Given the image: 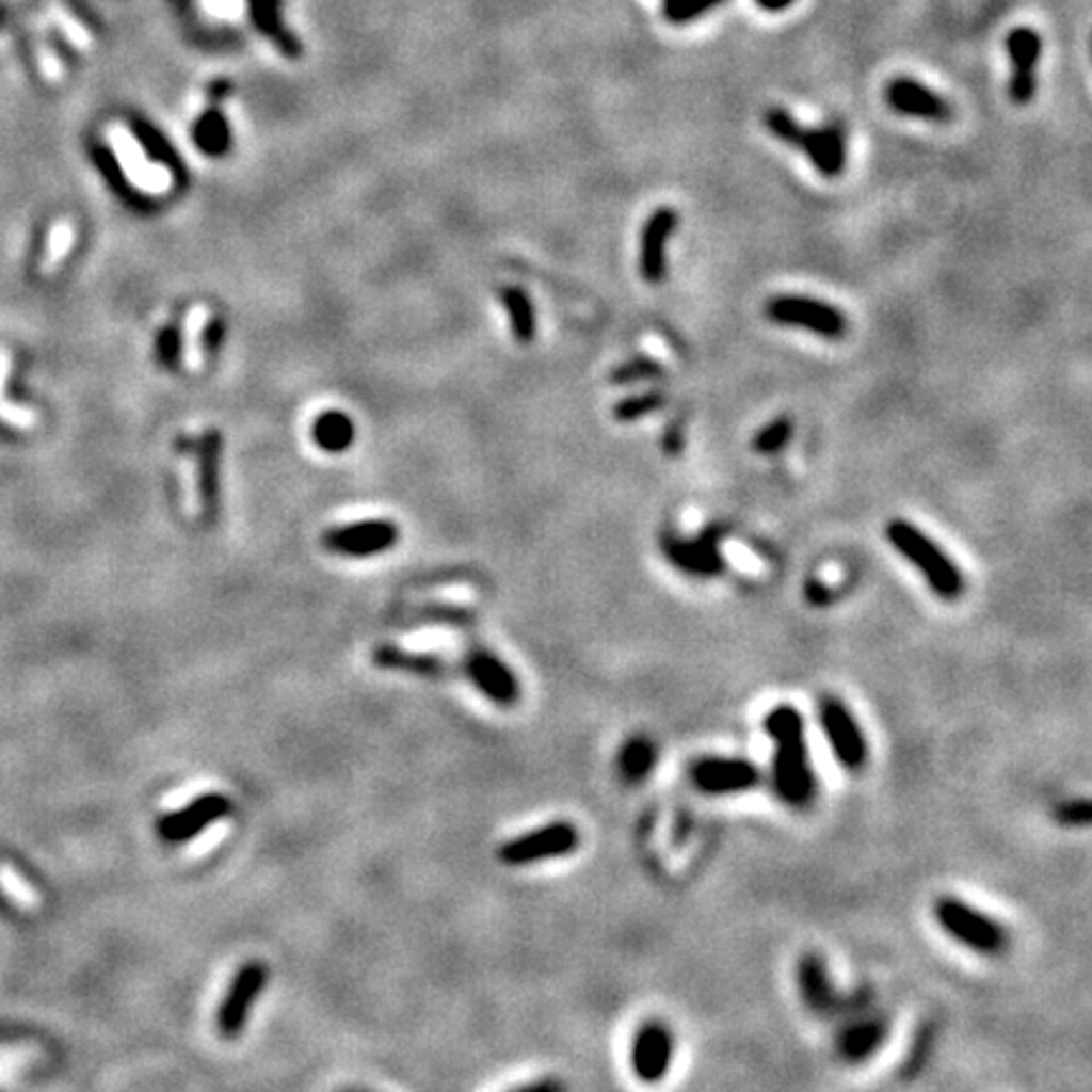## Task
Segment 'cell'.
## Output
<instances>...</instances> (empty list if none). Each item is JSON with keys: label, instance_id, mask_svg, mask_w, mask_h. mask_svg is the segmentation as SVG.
I'll return each mask as SVG.
<instances>
[{"label": "cell", "instance_id": "25", "mask_svg": "<svg viewBox=\"0 0 1092 1092\" xmlns=\"http://www.w3.org/2000/svg\"><path fill=\"white\" fill-rule=\"evenodd\" d=\"M655 759H658L655 743L651 739H645V736H632V739L623 746V754H620V771H623L627 782L638 784L651 776Z\"/></svg>", "mask_w": 1092, "mask_h": 1092}, {"label": "cell", "instance_id": "18", "mask_svg": "<svg viewBox=\"0 0 1092 1092\" xmlns=\"http://www.w3.org/2000/svg\"><path fill=\"white\" fill-rule=\"evenodd\" d=\"M372 663L382 671H398L410 675H422V678H450V675L463 673V665L450 663L433 653H410L398 645H378L372 651Z\"/></svg>", "mask_w": 1092, "mask_h": 1092}, {"label": "cell", "instance_id": "1", "mask_svg": "<svg viewBox=\"0 0 1092 1092\" xmlns=\"http://www.w3.org/2000/svg\"><path fill=\"white\" fill-rule=\"evenodd\" d=\"M764 734L774 741V791L789 807H807L815 800V771L804 736V719L794 706L771 708L764 719Z\"/></svg>", "mask_w": 1092, "mask_h": 1092}, {"label": "cell", "instance_id": "9", "mask_svg": "<svg viewBox=\"0 0 1092 1092\" xmlns=\"http://www.w3.org/2000/svg\"><path fill=\"white\" fill-rule=\"evenodd\" d=\"M230 812H234V802L225 794H203L190 802L188 807L170 812V815L157 819L155 830L165 842L180 845L200 835L210 824L230 817Z\"/></svg>", "mask_w": 1092, "mask_h": 1092}, {"label": "cell", "instance_id": "38", "mask_svg": "<svg viewBox=\"0 0 1092 1092\" xmlns=\"http://www.w3.org/2000/svg\"><path fill=\"white\" fill-rule=\"evenodd\" d=\"M807 599L812 605H828L832 599V592L828 584L817 582V579H809L807 582Z\"/></svg>", "mask_w": 1092, "mask_h": 1092}, {"label": "cell", "instance_id": "6", "mask_svg": "<svg viewBox=\"0 0 1092 1092\" xmlns=\"http://www.w3.org/2000/svg\"><path fill=\"white\" fill-rule=\"evenodd\" d=\"M269 984V966L261 964V961H248L238 968V974L230 981L228 994L218 1007V1034L223 1040H238L243 1034L245 1024H248L251 1009H254L256 999Z\"/></svg>", "mask_w": 1092, "mask_h": 1092}, {"label": "cell", "instance_id": "19", "mask_svg": "<svg viewBox=\"0 0 1092 1092\" xmlns=\"http://www.w3.org/2000/svg\"><path fill=\"white\" fill-rule=\"evenodd\" d=\"M248 3V16L254 29L271 41L284 57L299 59L304 53L302 41H299L293 33L286 29L282 18V3L284 0H245Z\"/></svg>", "mask_w": 1092, "mask_h": 1092}, {"label": "cell", "instance_id": "20", "mask_svg": "<svg viewBox=\"0 0 1092 1092\" xmlns=\"http://www.w3.org/2000/svg\"><path fill=\"white\" fill-rule=\"evenodd\" d=\"M800 992L804 1005L815 1014H837L839 996L830 981L828 966L817 953H807L800 961Z\"/></svg>", "mask_w": 1092, "mask_h": 1092}, {"label": "cell", "instance_id": "35", "mask_svg": "<svg viewBox=\"0 0 1092 1092\" xmlns=\"http://www.w3.org/2000/svg\"><path fill=\"white\" fill-rule=\"evenodd\" d=\"M182 357V334L177 330H165L160 334V359L167 367H175Z\"/></svg>", "mask_w": 1092, "mask_h": 1092}, {"label": "cell", "instance_id": "11", "mask_svg": "<svg viewBox=\"0 0 1092 1092\" xmlns=\"http://www.w3.org/2000/svg\"><path fill=\"white\" fill-rule=\"evenodd\" d=\"M1007 53L1012 61V79H1009V99L1014 105L1027 107L1037 97V66L1042 59V36L1029 26L1009 31Z\"/></svg>", "mask_w": 1092, "mask_h": 1092}, {"label": "cell", "instance_id": "22", "mask_svg": "<svg viewBox=\"0 0 1092 1092\" xmlns=\"http://www.w3.org/2000/svg\"><path fill=\"white\" fill-rule=\"evenodd\" d=\"M887 1034L885 1019H865L839 1037V1053L848 1062H863L876 1053Z\"/></svg>", "mask_w": 1092, "mask_h": 1092}, {"label": "cell", "instance_id": "31", "mask_svg": "<svg viewBox=\"0 0 1092 1092\" xmlns=\"http://www.w3.org/2000/svg\"><path fill=\"white\" fill-rule=\"evenodd\" d=\"M791 435H794V420L787 418V415H782V418L771 420L769 425H764L759 433L754 435V450L759 455H774V453H782L784 448L789 446Z\"/></svg>", "mask_w": 1092, "mask_h": 1092}, {"label": "cell", "instance_id": "29", "mask_svg": "<svg viewBox=\"0 0 1092 1092\" xmlns=\"http://www.w3.org/2000/svg\"><path fill=\"white\" fill-rule=\"evenodd\" d=\"M663 365L653 357H638L625 362V365L614 367L610 372V382L614 387H627L638 385V382H651V380H663Z\"/></svg>", "mask_w": 1092, "mask_h": 1092}, {"label": "cell", "instance_id": "34", "mask_svg": "<svg viewBox=\"0 0 1092 1092\" xmlns=\"http://www.w3.org/2000/svg\"><path fill=\"white\" fill-rule=\"evenodd\" d=\"M1055 822L1062 828H1090L1092 824V800H1067L1055 807Z\"/></svg>", "mask_w": 1092, "mask_h": 1092}, {"label": "cell", "instance_id": "30", "mask_svg": "<svg viewBox=\"0 0 1092 1092\" xmlns=\"http://www.w3.org/2000/svg\"><path fill=\"white\" fill-rule=\"evenodd\" d=\"M665 405V395L660 390H647L640 395H630V398L620 400L617 405L612 407V418L620 422H632L645 418V415L658 413Z\"/></svg>", "mask_w": 1092, "mask_h": 1092}, {"label": "cell", "instance_id": "37", "mask_svg": "<svg viewBox=\"0 0 1092 1092\" xmlns=\"http://www.w3.org/2000/svg\"><path fill=\"white\" fill-rule=\"evenodd\" d=\"M663 448H665V453H671V455H678L680 453V450H682V425H680V422H673V425L665 430Z\"/></svg>", "mask_w": 1092, "mask_h": 1092}, {"label": "cell", "instance_id": "36", "mask_svg": "<svg viewBox=\"0 0 1092 1092\" xmlns=\"http://www.w3.org/2000/svg\"><path fill=\"white\" fill-rule=\"evenodd\" d=\"M223 337H225V324L223 322L205 324L203 332H200V350H203V354H210L213 350H218V347L223 344Z\"/></svg>", "mask_w": 1092, "mask_h": 1092}, {"label": "cell", "instance_id": "2", "mask_svg": "<svg viewBox=\"0 0 1092 1092\" xmlns=\"http://www.w3.org/2000/svg\"><path fill=\"white\" fill-rule=\"evenodd\" d=\"M885 539L908 564H913L931 587V592L946 603H953L964 595V575L931 536L924 534L916 524L905 518H893L885 527Z\"/></svg>", "mask_w": 1092, "mask_h": 1092}, {"label": "cell", "instance_id": "7", "mask_svg": "<svg viewBox=\"0 0 1092 1092\" xmlns=\"http://www.w3.org/2000/svg\"><path fill=\"white\" fill-rule=\"evenodd\" d=\"M819 723H822L837 761L850 771L863 769L868 761V741H865L863 728H860L850 708L835 695H824L819 703Z\"/></svg>", "mask_w": 1092, "mask_h": 1092}, {"label": "cell", "instance_id": "27", "mask_svg": "<svg viewBox=\"0 0 1092 1092\" xmlns=\"http://www.w3.org/2000/svg\"><path fill=\"white\" fill-rule=\"evenodd\" d=\"M11 374V352L5 347H0V420L9 422L11 428L16 430H31L36 425V413L29 407L13 405V402L5 400V382H9Z\"/></svg>", "mask_w": 1092, "mask_h": 1092}, {"label": "cell", "instance_id": "5", "mask_svg": "<svg viewBox=\"0 0 1092 1092\" xmlns=\"http://www.w3.org/2000/svg\"><path fill=\"white\" fill-rule=\"evenodd\" d=\"M579 842H582V837H579L577 824L562 819V822L544 824V828L529 832V835L503 842L501 850H498V860L509 865V868H524V865L542 863V860L572 855L579 848Z\"/></svg>", "mask_w": 1092, "mask_h": 1092}, {"label": "cell", "instance_id": "39", "mask_svg": "<svg viewBox=\"0 0 1092 1092\" xmlns=\"http://www.w3.org/2000/svg\"><path fill=\"white\" fill-rule=\"evenodd\" d=\"M797 0H756V5H759L761 11H769V13H782L787 11L794 5Z\"/></svg>", "mask_w": 1092, "mask_h": 1092}, {"label": "cell", "instance_id": "14", "mask_svg": "<svg viewBox=\"0 0 1092 1092\" xmlns=\"http://www.w3.org/2000/svg\"><path fill=\"white\" fill-rule=\"evenodd\" d=\"M673 1032L663 1022H645L632 1042V1070L638 1080L660 1082L673 1062Z\"/></svg>", "mask_w": 1092, "mask_h": 1092}, {"label": "cell", "instance_id": "4", "mask_svg": "<svg viewBox=\"0 0 1092 1092\" xmlns=\"http://www.w3.org/2000/svg\"><path fill=\"white\" fill-rule=\"evenodd\" d=\"M764 314L776 326H791L817 334L822 339H842L848 334V317L828 302H819L800 293H780L764 304Z\"/></svg>", "mask_w": 1092, "mask_h": 1092}, {"label": "cell", "instance_id": "12", "mask_svg": "<svg viewBox=\"0 0 1092 1092\" xmlns=\"http://www.w3.org/2000/svg\"><path fill=\"white\" fill-rule=\"evenodd\" d=\"M885 105L903 117H916L926 122H948L953 117V107L938 92L920 84L918 79L896 77L885 84Z\"/></svg>", "mask_w": 1092, "mask_h": 1092}, {"label": "cell", "instance_id": "8", "mask_svg": "<svg viewBox=\"0 0 1092 1092\" xmlns=\"http://www.w3.org/2000/svg\"><path fill=\"white\" fill-rule=\"evenodd\" d=\"M398 542V524L387 521V518L357 521L350 524V527H334L322 536V546L326 551L352 559L385 555V551H390Z\"/></svg>", "mask_w": 1092, "mask_h": 1092}, {"label": "cell", "instance_id": "16", "mask_svg": "<svg viewBox=\"0 0 1092 1092\" xmlns=\"http://www.w3.org/2000/svg\"><path fill=\"white\" fill-rule=\"evenodd\" d=\"M678 228L673 208H658L647 218L640 234V273L647 284H663L668 276V241Z\"/></svg>", "mask_w": 1092, "mask_h": 1092}, {"label": "cell", "instance_id": "24", "mask_svg": "<svg viewBox=\"0 0 1092 1092\" xmlns=\"http://www.w3.org/2000/svg\"><path fill=\"white\" fill-rule=\"evenodd\" d=\"M501 302L507 306L511 319V332L521 344H529L536 337V311L531 296L521 286H507L501 291Z\"/></svg>", "mask_w": 1092, "mask_h": 1092}, {"label": "cell", "instance_id": "3", "mask_svg": "<svg viewBox=\"0 0 1092 1092\" xmlns=\"http://www.w3.org/2000/svg\"><path fill=\"white\" fill-rule=\"evenodd\" d=\"M933 911H936V920L948 936L976 953L999 956L1009 944L1005 926L999 920L984 916V913L976 911L964 900L946 896L938 900Z\"/></svg>", "mask_w": 1092, "mask_h": 1092}, {"label": "cell", "instance_id": "26", "mask_svg": "<svg viewBox=\"0 0 1092 1092\" xmlns=\"http://www.w3.org/2000/svg\"><path fill=\"white\" fill-rule=\"evenodd\" d=\"M195 142L205 155L221 157L230 149V127L221 109H208L195 125Z\"/></svg>", "mask_w": 1092, "mask_h": 1092}, {"label": "cell", "instance_id": "23", "mask_svg": "<svg viewBox=\"0 0 1092 1092\" xmlns=\"http://www.w3.org/2000/svg\"><path fill=\"white\" fill-rule=\"evenodd\" d=\"M221 435L208 433L200 440V461H197V491L205 511L218 507V461H221Z\"/></svg>", "mask_w": 1092, "mask_h": 1092}, {"label": "cell", "instance_id": "33", "mask_svg": "<svg viewBox=\"0 0 1092 1092\" xmlns=\"http://www.w3.org/2000/svg\"><path fill=\"white\" fill-rule=\"evenodd\" d=\"M726 0H663V16L668 23L682 26L706 16L708 11L719 9Z\"/></svg>", "mask_w": 1092, "mask_h": 1092}, {"label": "cell", "instance_id": "15", "mask_svg": "<svg viewBox=\"0 0 1092 1092\" xmlns=\"http://www.w3.org/2000/svg\"><path fill=\"white\" fill-rule=\"evenodd\" d=\"M693 784L708 794H739V791L754 789L761 782L759 767L746 759H726V756H708L695 764Z\"/></svg>", "mask_w": 1092, "mask_h": 1092}, {"label": "cell", "instance_id": "13", "mask_svg": "<svg viewBox=\"0 0 1092 1092\" xmlns=\"http://www.w3.org/2000/svg\"><path fill=\"white\" fill-rule=\"evenodd\" d=\"M463 673L473 680V686L481 691L491 703L501 708H514L518 701H521V686H518L516 675L511 673V668L498 660L494 653L481 651V647H473L468 653L466 663H463Z\"/></svg>", "mask_w": 1092, "mask_h": 1092}, {"label": "cell", "instance_id": "21", "mask_svg": "<svg viewBox=\"0 0 1092 1092\" xmlns=\"http://www.w3.org/2000/svg\"><path fill=\"white\" fill-rule=\"evenodd\" d=\"M314 443L326 453H344L354 443V422L341 410H326L314 420Z\"/></svg>", "mask_w": 1092, "mask_h": 1092}, {"label": "cell", "instance_id": "28", "mask_svg": "<svg viewBox=\"0 0 1092 1092\" xmlns=\"http://www.w3.org/2000/svg\"><path fill=\"white\" fill-rule=\"evenodd\" d=\"M74 238H77V228H74V223L57 221V225H53V230L49 236V248H46L44 261H41V266H38V271L44 273V276L57 273L61 261H64V258L68 256V251H71Z\"/></svg>", "mask_w": 1092, "mask_h": 1092}, {"label": "cell", "instance_id": "32", "mask_svg": "<svg viewBox=\"0 0 1092 1092\" xmlns=\"http://www.w3.org/2000/svg\"><path fill=\"white\" fill-rule=\"evenodd\" d=\"M764 127H767L769 132L782 142V145L794 147V149L802 147L804 132H807V129H804L800 122L791 117L784 107H769L767 112H764Z\"/></svg>", "mask_w": 1092, "mask_h": 1092}, {"label": "cell", "instance_id": "17", "mask_svg": "<svg viewBox=\"0 0 1092 1092\" xmlns=\"http://www.w3.org/2000/svg\"><path fill=\"white\" fill-rule=\"evenodd\" d=\"M802 152L807 155L812 167L822 177L842 175L848 162V134L839 119L824 122L822 127L807 129L802 140Z\"/></svg>", "mask_w": 1092, "mask_h": 1092}, {"label": "cell", "instance_id": "10", "mask_svg": "<svg viewBox=\"0 0 1092 1092\" xmlns=\"http://www.w3.org/2000/svg\"><path fill=\"white\" fill-rule=\"evenodd\" d=\"M721 529H706L698 539H680L675 534L663 536V555L673 566H678L680 572L691 577H719L726 572V559H723L721 549Z\"/></svg>", "mask_w": 1092, "mask_h": 1092}, {"label": "cell", "instance_id": "40", "mask_svg": "<svg viewBox=\"0 0 1092 1092\" xmlns=\"http://www.w3.org/2000/svg\"><path fill=\"white\" fill-rule=\"evenodd\" d=\"M0 18H3V11H0Z\"/></svg>", "mask_w": 1092, "mask_h": 1092}]
</instances>
